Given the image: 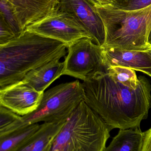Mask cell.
<instances>
[{"label":"cell","instance_id":"cell-1","mask_svg":"<svg viewBox=\"0 0 151 151\" xmlns=\"http://www.w3.org/2000/svg\"><path fill=\"white\" fill-rule=\"evenodd\" d=\"M139 78V86L133 89L114 80L105 69L83 81V100L111 130L139 128L151 107V85L144 76Z\"/></svg>","mask_w":151,"mask_h":151},{"label":"cell","instance_id":"cell-2","mask_svg":"<svg viewBox=\"0 0 151 151\" xmlns=\"http://www.w3.org/2000/svg\"><path fill=\"white\" fill-rule=\"evenodd\" d=\"M67 46L25 29L0 45V90L20 82L30 71L66 54Z\"/></svg>","mask_w":151,"mask_h":151},{"label":"cell","instance_id":"cell-3","mask_svg":"<svg viewBox=\"0 0 151 151\" xmlns=\"http://www.w3.org/2000/svg\"><path fill=\"white\" fill-rule=\"evenodd\" d=\"M93 6L104 27L105 42L102 47L151 50L148 42L151 32V5L135 10L123 9L113 3Z\"/></svg>","mask_w":151,"mask_h":151},{"label":"cell","instance_id":"cell-4","mask_svg":"<svg viewBox=\"0 0 151 151\" xmlns=\"http://www.w3.org/2000/svg\"><path fill=\"white\" fill-rule=\"evenodd\" d=\"M111 130L82 100L66 121L48 151H103Z\"/></svg>","mask_w":151,"mask_h":151},{"label":"cell","instance_id":"cell-5","mask_svg":"<svg viewBox=\"0 0 151 151\" xmlns=\"http://www.w3.org/2000/svg\"><path fill=\"white\" fill-rule=\"evenodd\" d=\"M82 83L79 80L62 83L43 93L39 106L10 126L0 130V135L31 124L64 122L83 100Z\"/></svg>","mask_w":151,"mask_h":151},{"label":"cell","instance_id":"cell-6","mask_svg":"<svg viewBox=\"0 0 151 151\" xmlns=\"http://www.w3.org/2000/svg\"><path fill=\"white\" fill-rule=\"evenodd\" d=\"M68 54L64 61L63 75H68L86 81L106 69L103 48L90 37L77 40L68 46Z\"/></svg>","mask_w":151,"mask_h":151},{"label":"cell","instance_id":"cell-7","mask_svg":"<svg viewBox=\"0 0 151 151\" xmlns=\"http://www.w3.org/2000/svg\"><path fill=\"white\" fill-rule=\"evenodd\" d=\"M25 29L61 42L67 48L79 39L89 37L73 18L58 9L48 17L27 26Z\"/></svg>","mask_w":151,"mask_h":151},{"label":"cell","instance_id":"cell-8","mask_svg":"<svg viewBox=\"0 0 151 151\" xmlns=\"http://www.w3.org/2000/svg\"><path fill=\"white\" fill-rule=\"evenodd\" d=\"M58 9L73 18L96 44L103 47L105 35L103 21L87 0H59Z\"/></svg>","mask_w":151,"mask_h":151},{"label":"cell","instance_id":"cell-9","mask_svg":"<svg viewBox=\"0 0 151 151\" xmlns=\"http://www.w3.org/2000/svg\"><path fill=\"white\" fill-rule=\"evenodd\" d=\"M43 93L21 81L0 90V105L25 116L37 109Z\"/></svg>","mask_w":151,"mask_h":151},{"label":"cell","instance_id":"cell-10","mask_svg":"<svg viewBox=\"0 0 151 151\" xmlns=\"http://www.w3.org/2000/svg\"><path fill=\"white\" fill-rule=\"evenodd\" d=\"M6 1L13 9L24 30L52 14L57 9L59 3V0Z\"/></svg>","mask_w":151,"mask_h":151},{"label":"cell","instance_id":"cell-11","mask_svg":"<svg viewBox=\"0 0 151 151\" xmlns=\"http://www.w3.org/2000/svg\"><path fill=\"white\" fill-rule=\"evenodd\" d=\"M105 66L128 67L147 74L151 72V50H133L103 48Z\"/></svg>","mask_w":151,"mask_h":151},{"label":"cell","instance_id":"cell-12","mask_svg":"<svg viewBox=\"0 0 151 151\" xmlns=\"http://www.w3.org/2000/svg\"><path fill=\"white\" fill-rule=\"evenodd\" d=\"M56 58L30 71L21 81L35 90L44 92L55 80L63 75L64 63Z\"/></svg>","mask_w":151,"mask_h":151},{"label":"cell","instance_id":"cell-13","mask_svg":"<svg viewBox=\"0 0 151 151\" xmlns=\"http://www.w3.org/2000/svg\"><path fill=\"white\" fill-rule=\"evenodd\" d=\"M65 122L40 124L38 130L14 151H48L53 140Z\"/></svg>","mask_w":151,"mask_h":151},{"label":"cell","instance_id":"cell-14","mask_svg":"<svg viewBox=\"0 0 151 151\" xmlns=\"http://www.w3.org/2000/svg\"><path fill=\"white\" fill-rule=\"evenodd\" d=\"M144 133L140 127L120 129L110 145L103 151H141Z\"/></svg>","mask_w":151,"mask_h":151},{"label":"cell","instance_id":"cell-15","mask_svg":"<svg viewBox=\"0 0 151 151\" xmlns=\"http://www.w3.org/2000/svg\"><path fill=\"white\" fill-rule=\"evenodd\" d=\"M39 123L31 124L0 135V151H14L27 141L40 128Z\"/></svg>","mask_w":151,"mask_h":151},{"label":"cell","instance_id":"cell-16","mask_svg":"<svg viewBox=\"0 0 151 151\" xmlns=\"http://www.w3.org/2000/svg\"><path fill=\"white\" fill-rule=\"evenodd\" d=\"M107 70L114 80L130 88L136 89L140 84L139 77L134 70L131 68L113 66L108 68Z\"/></svg>","mask_w":151,"mask_h":151},{"label":"cell","instance_id":"cell-17","mask_svg":"<svg viewBox=\"0 0 151 151\" xmlns=\"http://www.w3.org/2000/svg\"><path fill=\"white\" fill-rule=\"evenodd\" d=\"M0 8V17L9 27L16 37H18L25 30L20 26L13 9L6 0H1Z\"/></svg>","mask_w":151,"mask_h":151},{"label":"cell","instance_id":"cell-18","mask_svg":"<svg viewBox=\"0 0 151 151\" xmlns=\"http://www.w3.org/2000/svg\"><path fill=\"white\" fill-rule=\"evenodd\" d=\"M113 4L123 9L135 10L150 6L151 0H114Z\"/></svg>","mask_w":151,"mask_h":151},{"label":"cell","instance_id":"cell-19","mask_svg":"<svg viewBox=\"0 0 151 151\" xmlns=\"http://www.w3.org/2000/svg\"><path fill=\"white\" fill-rule=\"evenodd\" d=\"M21 116L11 110L0 105V130L13 124L19 119Z\"/></svg>","mask_w":151,"mask_h":151},{"label":"cell","instance_id":"cell-20","mask_svg":"<svg viewBox=\"0 0 151 151\" xmlns=\"http://www.w3.org/2000/svg\"><path fill=\"white\" fill-rule=\"evenodd\" d=\"M0 45H4L17 38L12 30L0 17Z\"/></svg>","mask_w":151,"mask_h":151},{"label":"cell","instance_id":"cell-21","mask_svg":"<svg viewBox=\"0 0 151 151\" xmlns=\"http://www.w3.org/2000/svg\"><path fill=\"white\" fill-rule=\"evenodd\" d=\"M144 133L143 143L141 151H151V128Z\"/></svg>","mask_w":151,"mask_h":151},{"label":"cell","instance_id":"cell-22","mask_svg":"<svg viewBox=\"0 0 151 151\" xmlns=\"http://www.w3.org/2000/svg\"><path fill=\"white\" fill-rule=\"evenodd\" d=\"M87 1L93 5L114 3V0H87Z\"/></svg>","mask_w":151,"mask_h":151},{"label":"cell","instance_id":"cell-23","mask_svg":"<svg viewBox=\"0 0 151 151\" xmlns=\"http://www.w3.org/2000/svg\"><path fill=\"white\" fill-rule=\"evenodd\" d=\"M147 75L150 76H151V72L150 73H147Z\"/></svg>","mask_w":151,"mask_h":151}]
</instances>
